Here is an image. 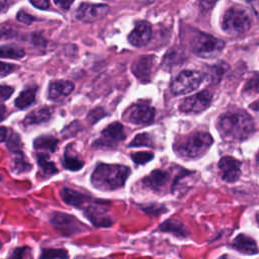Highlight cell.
<instances>
[{
	"mask_svg": "<svg viewBox=\"0 0 259 259\" xmlns=\"http://www.w3.org/2000/svg\"><path fill=\"white\" fill-rule=\"evenodd\" d=\"M218 128L225 141L242 142L255 131L253 118L240 109H234L222 114L218 120Z\"/></svg>",
	"mask_w": 259,
	"mask_h": 259,
	"instance_id": "cell-1",
	"label": "cell"
},
{
	"mask_svg": "<svg viewBox=\"0 0 259 259\" xmlns=\"http://www.w3.org/2000/svg\"><path fill=\"white\" fill-rule=\"evenodd\" d=\"M131 168L119 164L100 163L91 175L92 185L99 190L109 191L121 188L128 176Z\"/></svg>",
	"mask_w": 259,
	"mask_h": 259,
	"instance_id": "cell-2",
	"label": "cell"
},
{
	"mask_svg": "<svg viewBox=\"0 0 259 259\" xmlns=\"http://www.w3.org/2000/svg\"><path fill=\"white\" fill-rule=\"evenodd\" d=\"M212 143V137L208 133L196 132L177 140L174 150L184 159H198L208 151Z\"/></svg>",
	"mask_w": 259,
	"mask_h": 259,
	"instance_id": "cell-3",
	"label": "cell"
},
{
	"mask_svg": "<svg viewBox=\"0 0 259 259\" xmlns=\"http://www.w3.org/2000/svg\"><path fill=\"white\" fill-rule=\"evenodd\" d=\"M251 23L249 12L240 5L230 7L222 18V28L229 34L244 33L251 27Z\"/></svg>",
	"mask_w": 259,
	"mask_h": 259,
	"instance_id": "cell-4",
	"label": "cell"
},
{
	"mask_svg": "<svg viewBox=\"0 0 259 259\" xmlns=\"http://www.w3.org/2000/svg\"><path fill=\"white\" fill-rule=\"evenodd\" d=\"M190 45L193 53L201 58L217 57L225 47V42L222 39L200 31L194 33Z\"/></svg>",
	"mask_w": 259,
	"mask_h": 259,
	"instance_id": "cell-5",
	"label": "cell"
},
{
	"mask_svg": "<svg viewBox=\"0 0 259 259\" xmlns=\"http://www.w3.org/2000/svg\"><path fill=\"white\" fill-rule=\"evenodd\" d=\"M84 215L97 228H108L113 225V219L109 214L108 201L92 198L83 209Z\"/></svg>",
	"mask_w": 259,
	"mask_h": 259,
	"instance_id": "cell-6",
	"label": "cell"
},
{
	"mask_svg": "<svg viewBox=\"0 0 259 259\" xmlns=\"http://www.w3.org/2000/svg\"><path fill=\"white\" fill-rule=\"evenodd\" d=\"M204 75L196 70H184L171 83V91L176 95L189 93L200 86Z\"/></svg>",
	"mask_w": 259,
	"mask_h": 259,
	"instance_id": "cell-7",
	"label": "cell"
},
{
	"mask_svg": "<svg viewBox=\"0 0 259 259\" xmlns=\"http://www.w3.org/2000/svg\"><path fill=\"white\" fill-rule=\"evenodd\" d=\"M50 223L63 236H72L88 230L86 225L75 217L60 211H54L51 214Z\"/></svg>",
	"mask_w": 259,
	"mask_h": 259,
	"instance_id": "cell-8",
	"label": "cell"
},
{
	"mask_svg": "<svg viewBox=\"0 0 259 259\" xmlns=\"http://www.w3.org/2000/svg\"><path fill=\"white\" fill-rule=\"evenodd\" d=\"M212 95L208 90L200 91L185 98L180 104V110L185 113H199L207 109L211 103Z\"/></svg>",
	"mask_w": 259,
	"mask_h": 259,
	"instance_id": "cell-9",
	"label": "cell"
},
{
	"mask_svg": "<svg viewBox=\"0 0 259 259\" xmlns=\"http://www.w3.org/2000/svg\"><path fill=\"white\" fill-rule=\"evenodd\" d=\"M109 11V7L106 4H93V3H81L76 11V17L78 20L85 23H92L103 18Z\"/></svg>",
	"mask_w": 259,
	"mask_h": 259,
	"instance_id": "cell-10",
	"label": "cell"
},
{
	"mask_svg": "<svg viewBox=\"0 0 259 259\" xmlns=\"http://www.w3.org/2000/svg\"><path fill=\"white\" fill-rule=\"evenodd\" d=\"M125 139L123 126L120 122H112L101 133V138L95 141L94 147H113Z\"/></svg>",
	"mask_w": 259,
	"mask_h": 259,
	"instance_id": "cell-11",
	"label": "cell"
},
{
	"mask_svg": "<svg viewBox=\"0 0 259 259\" xmlns=\"http://www.w3.org/2000/svg\"><path fill=\"white\" fill-rule=\"evenodd\" d=\"M126 113L127 120L134 124H148L155 117V109L145 103L134 104Z\"/></svg>",
	"mask_w": 259,
	"mask_h": 259,
	"instance_id": "cell-12",
	"label": "cell"
},
{
	"mask_svg": "<svg viewBox=\"0 0 259 259\" xmlns=\"http://www.w3.org/2000/svg\"><path fill=\"white\" fill-rule=\"evenodd\" d=\"M156 57L153 55L140 56L133 64L132 70L135 76L142 81H149L154 73Z\"/></svg>",
	"mask_w": 259,
	"mask_h": 259,
	"instance_id": "cell-13",
	"label": "cell"
},
{
	"mask_svg": "<svg viewBox=\"0 0 259 259\" xmlns=\"http://www.w3.org/2000/svg\"><path fill=\"white\" fill-rule=\"evenodd\" d=\"M222 179L226 182H235L241 175V162L233 157L225 156L219 161Z\"/></svg>",
	"mask_w": 259,
	"mask_h": 259,
	"instance_id": "cell-14",
	"label": "cell"
},
{
	"mask_svg": "<svg viewBox=\"0 0 259 259\" xmlns=\"http://www.w3.org/2000/svg\"><path fill=\"white\" fill-rule=\"evenodd\" d=\"M152 37V27L148 21L141 20L136 23L135 28L131 31L127 39L131 45L137 48L146 46Z\"/></svg>",
	"mask_w": 259,
	"mask_h": 259,
	"instance_id": "cell-15",
	"label": "cell"
},
{
	"mask_svg": "<svg viewBox=\"0 0 259 259\" xmlns=\"http://www.w3.org/2000/svg\"><path fill=\"white\" fill-rule=\"evenodd\" d=\"M60 196L66 204L80 208L82 210L92 199V197L86 194H83L79 191H76L74 189L67 188V187H64L61 189Z\"/></svg>",
	"mask_w": 259,
	"mask_h": 259,
	"instance_id": "cell-16",
	"label": "cell"
},
{
	"mask_svg": "<svg viewBox=\"0 0 259 259\" xmlns=\"http://www.w3.org/2000/svg\"><path fill=\"white\" fill-rule=\"evenodd\" d=\"M74 90V83L67 80H58L53 81L49 85L48 96L50 100L60 101L66 96L72 93Z\"/></svg>",
	"mask_w": 259,
	"mask_h": 259,
	"instance_id": "cell-17",
	"label": "cell"
},
{
	"mask_svg": "<svg viewBox=\"0 0 259 259\" xmlns=\"http://www.w3.org/2000/svg\"><path fill=\"white\" fill-rule=\"evenodd\" d=\"M170 175L164 170H154L143 179V184L154 191H162L167 185Z\"/></svg>",
	"mask_w": 259,
	"mask_h": 259,
	"instance_id": "cell-18",
	"label": "cell"
},
{
	"mask_svg": "<svg viewBox=\"0 0 259 259\" xmlns=\"http://www.w3.org/2000/svg\"><path fill=\"white\" fill-rule=\"evenodd\" d=\"M232 247L246 255H256L259 253V249L257 246L256 241L245 235V234H239L233 241Z\"/></svg>",
	"mask_w": 259,
	"mask_h": 259,
	"instance_id": "cell-19",
	"label": "cell"
},
{
	"mask_svg": "<svg viewBox=\"0 0 259 259\" xmlns=\"http://www.w3.org/2000/svg\"><path fill=\"white\" fill-rule=\"evenodd\" d=\"M52 114H53L52 107H49V106L39 107V108L31 111L28 115L25 116V118L23 119V124L25 126H29V125L47 122L48 120H50Z\"/></svg>",
	"mask_w": 259,
	"mask_h": 259,
	"instance_id": "cell-20",
	"label": "cell"
},
{
	"mask_svg": "<svg viewBox=\"0 0 259 259\" xmlns=\"http://www.w3.org/2000/svg\"><path fill=\"white\" fill-rule=\"evenodd\" d=\"M158 230L161 232L171 233L178 238H186L189 235L186 227L181 222L174 219H170L162 223L159 226Z\"/></svg>",
	"mask_w": 259,
	"mask_h": 259,
	"instance_id": "cell-21",
	"label": "cell"
},
{
	"mask_svg": "<svg viewBox=\"0 0 259 259\" xmlns=\"http://www.w3.org/2000/svg\"><path fill=\"white\" fill-rule=\"evenodd\" d=\"M84 165V162L79 157L77 152H75L72 147H67L64 158H63V166L64 168L70 171H78Z\"/></svg>",
	"mask_w": 259,
	"mask_h": 259,
	"instance_id": "cell-22",
	"label": "cell"
},
{
	"mask_svg": "<svg viewBox=\"0 0 259 259\" xmlns=\"http://www.w3.org/2000/svg\"><path fill=\"white\" fill-rule=\"evenodd\" d=\"M32 165L26 159L22 152L14 153V157L11 161V171L15 174H22L30 171Z\"/></svg>",
	"mask_w": 259,
	"mask_h": 259,
	"instance_id": "cell-23",
	"label": "cell"
},
{
	"mask_svg": "<svg viewBox=\"0 0 259 259\" xmlns=\"http://www.w3.org/2000/svg\"><path fill=\"white\" fill-rule=\"evenodd\" d=\"M59 141L52 136H41L33 141V148L35 150H41L54 153L57 150Z\"/></svg>",
	"mask_w": 259,
	"mask_h": 259,
	"instance_id": "cell-24",
	"label": "cell"
},
{
	"mask_svg": "<svg viewBox=\"0 0 259 259\" xmlns=\"http://www.w3.org/2000/svg\"><path fill=\"white\" fill-rule=\"evenodd\" d=\"M35 92H36L35 87H29V88H26L25 90H23L18 95V97L15 99V101H14L15 106L19 109L27 108L29 105H31L34 102Z\"/></svg>",
	"mask_w": 259,
	"mask_h": 259,
	"instance_id": "cell-25",
	"label": "cell"
},
{
	"mask_svg": "<svg viewBox=\"0 0 259 259\" xmlns=\"http://www.w3.org/2000/svg\"><path fill=\"white\" fill-rule=\"evenodd\" d=\"M36 160H37V164H38L39 168L47 176H51V175L57 174L59 172L55 163L50 160L48 154H46V153L37 154Z\"/></svg>",
	"mask_w": 259,
	"mask_h": 259,
	"instance_id": "cell-26",
	"label": "cell"
},
{
	"mask_svg": "<svg viewBox=\"0 0 259 259\" xmlns=\"http://www.w3.org/2000/svg\"><path fill=\"white\" fill-rule=\"evenodd\" d=\"M25 55V52L22 48L15 46H0V58L5 59H21Z\"/></svg>",
	"mask_w": 259,
	"mask_h": 259,
	"instance_id": "cell-27",
	"label": "cell"
},
{
	"mask_svg": "<svg viewBox=\"0 0 259 259\" xmlns=\"http://www.w3.org/2000/svg\"><path fill=\"white\" fill-rule=\"evenodd\" d=\"M38 259H69V254L65 249L45 248L41 250Z\"/></svg>",
	"mask_w": 259,
	"mask_h": 259,
	"instance_id": "cell-28",
	"label": "cell"
},
{
	"mask_svg": "<svg viewBox=\"0 0 259 259\" xmlns=\"http://www.w3.org/2000/svg\"><path fill=\"white\" fill-rule=\"evenodd\" d=\"M128 147H153V141L149 134L142 133L134 138Z\"/></svg>",
	"mask_w": 259,
	"mask_h": 259,
	"instance_id": "cell-29",
	"label": "cell"
},
{
	"mask_svg": "<svg viewBox=\"0 0 259 259\" xmlns=\"http://www.w3.org/2000/svg\"><path fill=\"white\" fill-rule=\"evenodd\" d=\"M244 94L249 96L259 94V74H254L248 80L244 87Z\"/></svg>",
	"mask_w": 259,
	"mask_h": 259,
	"instance_id": "cell-30",
	"label": "cell"
},
{
	"mask_svg": "<svg viewBox=\"0 0 259 259\" xmlns=\"http://www.w3.org/2000/svg\"><path fill=\"white\" fill-rule=\"evenodd\" d=\"M21 145L22 143H21L20 137L15 132H11L9 134V137L7 138V142H6L7 148L13 153H18V152H21Z\"/></svg>",
	"mask_w": 259,
	"mask_h": 259,
	"instance_id": "cell-31",
	"label": "cell"
},
{
	"mask_svg": "<svg viewBox=\"0 0 259 259\" xmlns=\"http://www.w3.org/2000/svg\"><path fill=\"white\" fill-rule=\"evenodd\" d=\"M131 158L136 164L144 165L150 162L154 158V155L153 153H150V152H136L131 155Z\"/></svg>",
	"mask_w": 259,
	"mask_h": 259,
	"instance_id": "cell-32",
	"label": "cell"
},
{
	"mask_svg": "<svg viewBox=\"0 0 259 259\" xmlns=\"http://www.w3.org/2000/svg\"><path fill=\"white\" fill-rule=\"evenodd\" d=\"M106 115V112L103 110V108L101 107H97V108H94L92 109L88 115H87V120L90 122V123H95L97 122L100 118L104 117Z\"/></svg>",
	"mask_w": 259,
	"mask_h": 259,
	"instance_id": "cell-33",
	"label": "cell"
},
{
	"mask_svg": "<svg viewBox=\"0 0 259 259\" xmlns=\"http://www.w3.org/2000/svg\"><path fill=\"white\" fill-rule=\"evenodd\" d=\"M29 250L30 248L27 246L17 247L12 251L9 259H25V255Z\"/></svg>",
	"mask_w": 259,
	"mask_h": 259,
	"instance_id": "cell-34",
	"label": "cell"
},
{
	"mask_svg": "<svg viewBox=\"0 0 259 259\" xmlns=\"http://www.w3.org/2000/svg\"><path fill=\"white\" fill-rule=\"evenodd\" d=\"M17 69H18V66H16V65L0 62V78L9 75L10 73L14 72Z\"/></svg>",
	"mask_w": 259,
	"mask_h": 259,
	"instance_id": "cell-35",
	"label": "cell"
},
{
	"mask_svg": "<svg viewBox=\"0 0 259 259\" xmlns=\"http://www.w3.org/2000/svg\"><path fill=\"white\" fill-rule=\"evenodd\" d=\"M16 19H17L19 22L24 23V24H27V25H29L31 22H33V21L35 20V18H34L33 16H31L30 14L26 13V12L23 11V10H20V11L17 13Z\"/></svg>",
	"mask_w": 259,
	"mask_h": 259,
	"instance_id": "cell-36",
	"label": "cell"
},
{
	"mask_svg": "<svg viewBox=\"0 0 259 259\" xmlns=\"http://www.w3.org/2000/svg\"><path fill=\"white\" fill-rule=\"evenodd\" d=\"M13 88L6 85H0V102L7 100L13 93Z\"/></svg>",
	"mask_w": 259,
	"mask_h": 259,
	"instance_id": "cell-37",
	"label": "cell"
},
{
	"mask_svg": "<svg viewBox=\"0 0 259 259\" xmlns=\"http://www.w3.org/2000/svg\"><path fill=\"white\" fill-rule=\"evenodd\" d=\"M68 128H70V132H63V133H62V135H63V137H65V139H67V138H69V137H72V133H71V132H73V134L76 135V134L78 133V131L81 130V125L79 124L78 121H74V122H72V123L68 126Z\"/></svg>",
	"mask_w": 259,
	"mask_h": 259,
	"instance_id": "cell-38",
	"label": "cell"
},
{
	"mask_svg": "<svg viewBox=\"0 0 259 259\" xmlns=\"http://www.w3.org/2000/svg\"><path fill=\"white\" fill-rule=\"evenodd\" d=\"M14 35L15 33L10 26H7V25L0 26V38H9Z\"/></svg>",
	"mask_w": 259,
	"mask_h": 259,
	"instance_id": "cell-39",
	"label": "cell"
},
{
	"mask_svg": "<svg viewBox=\"0 0 259 259\" xmlns=\"http://www.w3.org/2000/svg\"><path fill=\"white\" fill-rule=\"evenodd\" d=\"M30 3L39 9H47L50 5V2L47 0H36V1H30Z\"/></svg>",
	"mask_w": 259,
	"mask_h": 259,
	"instance_id": "cell-40",
	"label": "cell"
},
{
	"mask_svg": "<svg viewBox=\"0 0 259 259\" xmlns=\"http://www.w3.org/2000/svg\"><path fill=\"white\" fill-rule=\"evenodd\" d=\"M54 3L60 6L64 10H68L69 7L73 4V1H54Z\"/></svg>",
	"mask_w": 259,
	"mask_h": 259,
	"instance_id": "cell-41",
	"label": "cell"
},
{
	"mask_svg": "<svg viewBox=\"0 0 259 259\" xmlns=\"http://www.w3.org/2000/svg\"><path fill=\"white\" fill-rule=\"evenodd\" d=\"M7 136V128L5 126H0V143H2Z\"/></svg>",
	"mask_w": 259,
	"mask_h": 259,
	"instance_id": "cell-42",
	"label": "cell"
},
{
	"mask_svg": "<svg viewBox=\"0 0 259 259\" xmlns=\"http://www.w3.org/2000/svg\"><path fill=\"white\" fill-rule=\"evenodd\" d=\"M8 5H9V2L0 0V13H3L4 11H6L8 8Z\"/></svg>",
	"mask_w": 259,
	"mask_h": 259,
	"instance_id": "cell-43",
	"label": "cell"
},
{
	"mask_svg": "<svg viewBox=\"0 0 259 259\" xmlns=\"http://www.w3.org/2000/svg\"><path fill=\"white\" fill-rule=\"evenodd\" d=\"M7 115V109L4 105H0V121H2Z\"/></svg>",
	"mask_w": 259,
	"mask_h": 259,
	"instance_id": "cell-44",
	"label": "cell"
},
{
	"mask_svg": "<svg viewBox=\"0 0 259 259\" xmlns=\"http://www.w3.org/2000/svg\"><path fill=\"white\" fill-rule=\"evenodd\" d=\"M220 259H229V258H228V256H226V255H224V256H222V257H221V258H220Z\"/></svg>",
	"mask_w": 259,
	"mask_h": 259,
	"instance_id": "cell-45",
	"label": "cell"
},
{
	"mask_svg": "<svg viewBox=\"0 0 259 259\" xmlns=\"http://www.w3.org/2000/svg\"><path fill=\"white\" fill-rule=\"evenodd\" d=\"M257 163L259 164V153H258V155H257Z\"/></svg>",
	"mask_w": 259,
	"mask_h": 259,
	"instance_id": "cell-46",
	"label": "cell"
},
{
	"mask_svg": "<svg viewBox=\"0 0 259 259\" xmlns=\"http://www.w3.org/2000/svg\"><path fill=\"white\" fill-rule=\"evenodd\" d=\"M1 248H2V243L0 242V249H1Z\"/></svg>",
	"mask_w": 259,
	"mask_h": 259,
	"instance_id": "cell-47",
	"label": "cell"
},
{
	"mask_svg": "<svg viewBox=\"0 0 259 259\" xmlns=\"http://www.w3.org/2000/svg\"><path fill=\"white\" fill-rule=\"evenodd\" d=\"M96 259H104V258H96Z\"/></svg>",
	"mask_w": 259,
	"mask_h": 259,
	"instance_id": "cell-48",
	"label": "cell"
}]
</instances>
